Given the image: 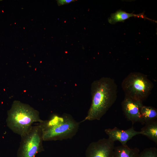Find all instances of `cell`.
<instances>
[{"mask_svg":"<svg viewBox=\"0 0 157 157\" xmlns=\"http://www.w3.org/2000/svg\"><path fill=\"white\" fill-rule=\"evenodd\" d=\"M91 90V105L82 122L100 120L117 99V85L114 79L110 77H102L94 81Z\"/></svg>","mask_w":157,"mask_h":157,"instance_id":"obj_1","label":"cell"},{"mask_svg":"<svg viewBox=\"0 0 157 157\" xmlns=\"http://www.w3.org/2000/svg\"><path fill=\"white\" fill-rule=\"evenodd\" d=\"M44 141L62 140L72 138L78 132L80 123L70 115H54L39 123Z\"/></svg>","mask_w":157,"mask_h":157,"instance_id":"obj_2","label":"cell"},{"mask_svg":"<svg viewBox=\"0 0 157 157\" xmlns=\"http://www.w3.org/2000/svg\"><path fill=\"white\" fill-rule=\"evenodd\" d=\"M39 112L29 105L19 101L13 102L8 111L6 123L14 133L22 136L30 130L35 122H41Z\"/></svg>","mask_w":157,"mask_h":157,"instance_id":"obj_3","label":"cell"},{"mask_svg":"<svg viewBox=\"0 0 157 157\" xmlns=\"http://www.w3.org/2000/svg\"><path fill=\"white\" fill-rule=\"evenodd\" d=\"M154 86L147 76L139 72L130 73L121 84L125 96L142 102L149 96Z\"/></svg>","mask_w":157,"mask_h":157,"instance_id":"obj_4","label":"cell"},{"mask_svg":"<svg viewBox=\"0 0 157 157\" xmlns=\"http://www.w3.org/2000/svg\"><path fill=\"white\" fill-rule=\"evenodd\" d=\"M21 137L17 157H36L44 151V141L39 124L33 126L28 133Z\"/></svg>","mask_w":157,"mask_h":157,"instance_id":"obj_5","label":"cell"},{"mask_svg":"<svg viewBox=\"0 0 157 157\" xmlns=\"http://www.w3.org/2000/svg\"><path fill=\"white\" fill-rule=\"evenodd\" d=\"M114 142L103 138L90 143L85 151V157H113Z\"/></svg>","mask_w":157,"mask_h":157,"instance_id":"obj_6","label":"cell"},{"mask_svg":"<svg viewBox=\"0 0 157 157\" xmlns=\"http://www.w3.org/2000/svg\"><path fill=\"white\" fill-rule=\"evenodd\" d=\"M142 101L125 96L121 103L124 114L128 121L133 124L141 122L140 109L143 105Z\"/></svg>","mask_w":157,"mask_h":157,"instance_id":"obj_7","label":"cell"},{"mask_svg":"<svg viewBox=\"0 0 157 157\" xmlns=\"http://www.w3.org/2000/svg\"><path fill=\"white\" fill-rule=\"evenodd\" d=\"M104 131L109 139L114 142L118 141L122 145H127V142L134 136L142 134L140 131H135L133 126L126 130L121 129L115 127L113 129H106Z\"/></svg>","mask_w":157,"mask_h":157,"instance_id":"obj_8","label":"cell"},{"mask_svg":"<svg viewBox=\"0 0 157 157\" xmlns=\"http://www.w3.org/2000/svg\"><path fill=\"white\" fill-rule=\"evenodd\" d=\"M132 17H136L144 19H147L151 21H156L152 20L147 17L143 13L135 14L133 13H129L125 12L121 10H119L115 13L112 14L108 18V22L112 24H114L117 22H123Z\"/></svg>","mask_w":157,"mask_h":157,"instance_id":"obj_9","label":"cell"},{"mask_svg":"<svg viewBox=\"0 0 157 157\" xmlns=\"http://www.w3.org/2000/svg\"><path fill=\"white\" fill-rule=\"evenodd\" d=\"M140 131L141 135H145L156 144H157V120L155 119L144 124Z\"/></svg>","mask_w":157,"mask_h":157,"instance_id":"obj_10","label":"cell"},{"mask_svg":"<svg viewBox=\"0 0 157 157\" xmlns=\"http://www.w3.org/2000/svg\"><path fill=\"white\" fill-rule=\"evenodd\" d=\"M140 150L137 148H131L127 145L115 147L113 157H138Z\"/></svg>","mask_w":157,"mask_h":157,"instance_id":"obj_11","label":"cell"},{"mask_svg":"<svg viewBox=\"0 0 157 157\" xmlns=\"http://www.w3.org/2000/svg\"><path fill=\"white\" fill-rule=\"evenodd\" d=\"M141 122L142 124L157 119V110L151 106L143 105L140 109Z\"/></svg>","mask_w":157,"mask_h":157,"instance_id":"obj_12","label":"cell"},{"mask_svg":"<svg viewBox=\"0 0 157 157\" xmlns=\"http://www.w3.org/2000/svg\"><path fill=\"white\" fill-rule=\"evenodd\" d=\"M138 157H157V149L155 147L145 149L139 153Z\"/></svg>","mask_w":157,"mask_h":157,"instance_id":"obj_13","label":"cell"},{"mask_svg":"<svg viewBox=\"0 0 157 157\" xmlns=\"http://www.w3.org/2000/svg\"><path fill=\"white\" fill-rule=\"evenodd\" d=\"M57 2L59 5H63L65 3H67L66 0H58Z\"/></svg>","mask_w":157,"mask_h":157,"instance_id":"obj_14","label":"cell"}]
</instances>
